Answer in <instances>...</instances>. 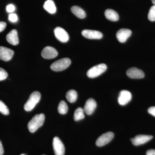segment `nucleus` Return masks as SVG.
I'll return each mask as SVG.
<instances>
[{"instance_id":"473e14b6","label":"nucleus","mask_w":155,"mask_h":155,"mask_svg":"<svg viewBox=\"0 0 155 155\" xmlns=\"http://www.w3.org/2000/svg\"><path fill=\"white\" fill-rule=\"evenodd\" d=\"M24 155V154H22V155Z\"/></svg>"},{"instance_id":"39448f33","label":"nucleus","mask_w":155,"mask_h":155,"mask_svg":"<svg viewBox=\"0 0 155 155\" xmlns=\"http://www.w3.org/2000/svg\"><path fill=\"white\" fill-rule=\"evenodd\" d=\"M53 147L55 155H64L65 147L59 137H55L53 139Z\"/></svg>"},{"instance_id":"7c9ffc66","label":"nucleus","mask_w":155,"mask_h":155,"mask_svg":"<svg viewBox=\"0 0 155 155\" xmlns=\"http://www.w3.org/2000/svg\"><path fill=\"white\" fill-rule=\"evenodd\" d=\"M4 153V150L2 144V142L0 140V155H3Z\"/></svg>"},{"instance_id":"cd10ccee","label":"nucleus","mask_w":155,"mask_h":155,"mask_svg":"<svg viewBox=\"0 0 155 155\" xmlns=\"http://www.w3.org/2000/svg\"><path fill=\"white\" fill-rule=\"evenodd\" d=\"M7 24L5 22H0V32H2L5 29Z\"/></svg>"},{"instance_id":"f8f14e48","label":"nucleus","mask_w":155,"mask_h":155,"mask_svg":"<svg viewBox=\"0 0 155 155\" xmlns=\"http://www.w3.org/2000/svg\"><path fill=\"white\" fill-rule=\"evenodd\" d=\"M41 56L45 59H53L58 56V52L54 48L47 46L42 51Z\"/></svg>"},{"instance_id":"f03ea898","label":"nucleus","mask_w":155,"mask_h":155,"mask_svg":"<svg viewBox=\"0 0 155 155\" xmlns=\"http://www.w3.org/2000/svg\"><path fill=\"white\" fill-rule=\"evenodd\" d=\"M71 64L69 58H64L54 62L51 65V69L55 72H60L67 69Z\"/></svg>"},{"instance_id":"bb28decb","label":"nucleus","mask_w":155,"mask_h":155,"mask_svg":"<svg viewBox=\"0 0 155 155\" xmlns=\"http://www.w3.org/2000/svg\"><path fill=\"white\" fill-rule=\"evenodd\" d=\"M15 10V7L12 4H9L6 7V11L8 13H12L14 12Z\"/></svg>"},{"instance_id":"393cba45","label":"nucleus","mask_w":155,"mask_h":155,"mask_svg":"<svg viewBox=\"0 0 155 155\" xmlns=\"http://www.w3.org/2000/svg\"><path fill=\"white\" fill-rule=\"evenodd\" d=\"M8 76V72L5 69L0 67V81L5 80Z\"/></svg>"},{"instance_id":"5701e85b","label":"nucleus","mask_w":155,"mask_h":155,"mask_svg":"<svg viewBox=\"0 0 155 155\" xmlns=\"http://www.w3.org/2000/svg\"><path fill=\"white\" fill-rule=\"evenodd\" d=\"M0 112L3 115H9V110L8 107L3 101L0 100Z\"/></svg>"},{"instance_id":"9b49d317","label":"nucleus","mask_w":155,"mask_h":155,"mask_svg":"<svg viewBox=\"0 0 155 155\" xmlns=\"http://www.w3.org/2000/svg\"><path fill=\"white\" fill-rule=\"evenodd\" d=\"M13 50L5 47L0 46V59L5 61H10L14 54Z\"/></svg>"},{"instance_id":"4be33fe9","label":"nucleus","mask_w":155,"mask_h":155,"mask_svg":"<svg viewBox=\"0 0 155 155\" xmlns=\"http://www.w3.org/2000/svg\"><path fill=\"white\" fill-rule=\"evenodd\" d=\"M68 110V107L67 103L64 101H61L59 103L58 107V111L59 114H67Z\"/></svg>"},{"instance_id":"7ed1b4c3","label":"nucleus","mask_w":155,"mask_h":155,"mask_svg":"<svg viewBox=\"0 0 155 155\" xmlns=\"http://www.w3.org/2000/svg\"><path fill=\"white\" fill-rule=\"evenodd\" d=\"M41 95L38 91H34L31 93L27 102L24 105V109L26 111L32 110L41 99Z\"/></svg>"},{"instance_id":"2f4dec72","label":"nucleus","mask_w":155,"mask_h":155,"mask_svg":"<svg viewBox=\"0 0 155 155\" xmlns=\"http://www.w3.org/2000/svg\"><path fill=\"white\" fill-rule=\"evenodd\" d=\"M152 2L154 5H155V0H152Z\"/></svg>"},{"instance_id":"dca6fc26","label":"nucleus","mask_w":155,"mask_h":155,"mask_svg":"<svg viewBox=\"0 0 155 155\" xmlns=\"http://www.w3.org/2000/svg\"><path fill=\"white\" fill-rule=\"evenodd\" d=\"M6 40L10 44L16 45L19 44L18 33L16 29H13L6 36Z\"/></svg>"},{"instance_id":"412c9836","label":"nucleus","mask_w":155,"mask_h":155,"mask_svg":"<svg viewBox=\"0 0 155 155\" xmlns=\"http://www.w3.org/2000/svg\"><path fill=\"white\" fill-rule=\"evenodd\" d=\"M84 117V111L81 107L78 108L74 112V119L75 121H78L83 119Z\"/></svg>"},{"instance_id":"aec40b11","label":"nucleus","mask_w":155,"mask_h":155,"mask_svg":"<svg viewBox=\"0 0 155 155\" xmlns=\"http://www.w3.org/2000/svg\"><path fill=\"white\" fill-rule=\"evenodd\" d=\"M77 92L74 90H70L66 94V98L69 102L73 103L76 101L77 98Z\"/></svg>"},{"instance_id":"4468645a","label":"nucleus","mask_w":155,"mask_h":155,"mask_svg":"<svg viewBox=\"0 0 155 155\" xmlns=\"http://www.w3.org/2000/svg\"><path fill=\"white\" fill-rule=\"evenodd\" d=\"M131 31L127 28L119 29L116 33V38L120 42L124 43L131 35Z\"/></svg>"},{"instance_id":"a878e982","label":"nucleus","mask_w":155,"mask_h":155,"mask_svg":"<svg viewBox=\"0 0 155 155\" xmlns=\"http://www.w3.org/2000/svg\"><path fill=\"white\" fill-rule=\"evenodd\" d=\"M8 19L11 22H17V20H18V17H17V15L16 14L11 13V14H9Z\"/></svg>"},{"instance_id":"1a4fd4ad","label":"nucleus","mask_w":155,"mask_h":155,"mask_svg":"<svg viewBox=\"0 0 155 155\" xmlns=\"http://www.w3.org/2000/svg\"><path fill=\"white\" fill-rule=\"evenodd\" d=\"M132 95L130 92L127 90H122L119 93L118 102L122 106L125 105L131 101Z\"/></svg>"},{"instance_id":"c756f323","label":"nucleus","mask_w":155,"mask_h":155,"mask_svg":"<svg viewBox=\"0 0 155 155\" xmlns=\"http://www.w3.org/2000/svg\"><path fill=\"white\" fill-rule=\"evenodd\" d=\"M147 155H155V150H148L146 153Z\"/></svg>"},{"instance_id":"6e6552de","label":"nucleus","mask_w":155,"mask_h":155,"mask_svg":"<svg viewBox=\"0 0 155 155\" xmlns=\"http://www.w3.org/2000/svg\"><path fill=\"white\" fill-rule=\"evenodd\" d=\"M153 137L151 135H138L135 136L134 138H131L130 141L132 142L134 145L137 146L146 143L153 138Z\"/></svg>"},{"instance_id":"a211bd4d","label":"nucleus","mask_w":155,"mask_h":155,"mask_svg":"<svg viewBox=\"0 0 155 155\" xmlns=\"http://www.w3.org/2000/svg\"><path fill=\"white\" fill-rule=\"evenodd\" d=\"M43 7L50 14H54L56 13L57 9L54 3L52 0H47L46 1Z\"/></svg>"},{"instance_id":"f3484780","label":"nucleus","mask_w":155,"mask_h":155,"mask_svg":"<svg viewBox=\"0 0 155 155\" xmlns=\"http://www.w3.org/2000/svg\"><path fill=\"white\" fill-rule=\"evenodd\" d=\"M104 14L106 18L110 21H117L119 20V14L116 11L112 9H108L106 10Z\"/></svg>"},{"instance_id":"9d476101","label":"nucleus","mask_w":155,"mask_h":155,"mask_svg":"<svg viewBox=\"0 0 155 155\" xmlns=\"http://www.w3.org/2000/svg\"><path fill=\"white\" fill-rule=\"evenodd\" d=\"M82 35L87 38L91 39H100L102 38L103 34L96 30L85 29L81 32Z\"/></svg>"},{"instance_id":"0eeeda50","label":"nucleus","mask_w":155,"mask_h":155,"mask_svg":"<svg viewBox=\"0 0 155 155\" xmlns=\"http://www.w3.org/2000/svg\"><path fill=\"white\" fill-rule=\"evenodd\" d=\"M55 36L58 40L63 43H66L69 40L68 33L64 28L60 27H57L54 30Z\"/></svg>"},{"instance_id":"b1692460","label":"nucleus","mask_w":155,"mask_h":155,"mask_svg":"<svg viewBox=\"0 0 155 155\" xmlns=\"http://www.w3.org/2000/svg\"><path fill=\"white\" fill-rule=\"evenodd\" d=\"M148 18L150 21H155V5L151 7L148 14Z\"/></svg>"},{"instance_id":"f257e3e1","label":"nucleus","mask_w":155,"mask_h":155,"mask_svg":"<svg viewBox=\"0 0 155 155\" xmlns=\"http://www.w3.org/2000/svg\"><path fill=\"white\" fill-rule=\"evenodd\" d=\"M45 120L44 114H37L28 122V127L31 133L35 132L40 127L43 125Z\"/></svg>"},{"instance_id":"c85d7f7f","label":"nucleus","mask_w":155,"mask_h":155,"mask_svg":"<svg viewBox=\"0 0 155 155\" xmlns=\"http://www.w3.org/2000/svg\"><path fill=\"white\" fill-rule=\"evenodd\" d=\"M148 112L150 114L155 117V107H151L149 108Z\"/></svg>"},{"instance_id":"6ab92c4d","label":"nucleus","mask_w":155,"mask_h":155,"mask_svg":"<svg viewBox=\"0 0 155 155\" xmlns=\"http://www.w3.org/2000/svg\"><path fill=\"white\" fill-rule=\"evenodd\" d=\"M71 10L75 16L80 19H83L86 17V14L85 11L78 6H73L71 8Z\"/></svg>"},{"instance_id":"ddd939ff","label":"nucleus","mask_w":155,"mask_h":155,"mask_svg":"<svg viewBox=\"0 0 155 155\" xmlns=\"http://www.w3.org/2000/svg\"><path fill=\"white\" fill-rule=\"evenodd\" d=\"M126 74L128 77L134 79H140L144 77L143 71L135 67H132L128 69L126 72Z\"/></svg>"},{"instance_id":"2eb2a0df","label":"nucleus","mask_w":155,"mask_h":155,"mask_svg":"<svg viewBox=\"0 0 155 155\" xmlns=\"http://www.w3.org/2000/svg\"><path fill=\"white\" fill-rule=\"evenodd\" d=\"M97 103L94 99H88L85 103L84 107V111L87 115H91L94 112L97 107Z\"/></svg>"},{"instance_id":"72a5a7b5","label":"nucleus","mask_w":155,"mask_h":155,"mask_svg":"<svg viewBox=\"0 0 155 155\" xmlns=\"http://www.w3.org/2000/svg\"></svg>"},{"instance_id":"20e7f679","label":"nucleus","mask_w":155,"mask_h":155,"mask_svg":"<svg viewBox=\"0 0 155 155\" xmlns=\"http://www.w3.org/2000/svg\"><path fill=\"white\" fill-rule=\"evenodd\" d=\"M107 69V66L106 64H98L89 69L87 73V75L90 78H94L101 75L105 72Z\"/></svg>"},{"instance_id":"423d86ee","label":"nucleus","mask_w":155,"mask_h":155,"mask_svg":"<svg viewBox=\"0 0 155 155\" xmlns=\"http://www.w3.org/2000/svg\"><path fill=\"white\" fill-rule=\"evenodd\" d=\"M114 133L110 131L104 134L97 139L96 144L98 147L104 146L110 143L114 138Z\"/></svg>"}]
</instances>
